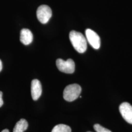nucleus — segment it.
<instances>
[{
    "mask_svg": "<svg viewBox=\"0 0 132 132\" xmlns=\"http://www.w3.org/2000/svg\"><path fill=\"white\" fill-rule=\"evenodd\" d=\"M69 38L73 47L77 52L83 53L86 51L87 48V39L82 33L72 30L69 34Z\"/></svg>",
    "mask_w": 132,
    "mask_h": 132,
    "instance_id": "f257e3e1",
    "label": "nucleus"
},
{
    "mask_svg": "<svg viewBox=\"0 0 132 132\" xmlns=\"http://www.w3.org/2000/svg\"><path fill=\"white\" fill-rule=\"evenodd\" d=\"M81 87L77 84L68 85L64 90V99L69 102H72L77 99L81 93Z\"/></svg>",
    "mask_w": 132,
    "mask_h": 132,
    "instance_id": "f03ea898",
    "label": "nucleus"
},
{
    "mask_svg": "<svg viewBox=\"0 0 132 132\" xmlns=\"http://www.w3.org/2000/svg\"><path fill=\"white\" fill-rule=\"evenodd\" d=\"M36 15L41 23L47 24L52 16V11L47 5H41L37 10Z\"/></svg>",
    "mask_w": 132,
    "mask_h": 132,
    "instance_id": "7ed1b4c3",
    "label": "nucleus"
},
{
    "mask_svg": "<svg viewBox=\"0 0 132 132\" xmlns=\"http://www.w3.org/2000/svg\"><path fill=\"white\" fill-rule=\"evenodd\" d=\"M56 64L58 69L62 72L71 74L75 71V63L71 59H68L66 61L60 58L58 59Z\"/></svg>",
    "mask_w": 132,
    "mask_h": 132,
    "instance_id": "20e7f679",
    "label": "nucleus"
},
{
    "mask_svg": "<svg viewBox=\"0 0 132 132\" xmlns=\"http://www.w3.org/2000/svg\"><path fill=\"white\" fill-rule=\"evenodd\" d=\"M86 39L90 45L94 48L97 50L100 47V38L99 35L94 30L88 28L85 31Z\"/></svg>",
    "mask_w": 132,
    "mask_h": 132,
    "instance_id": "39448f33",
    "label": "nucleus"
},
{
    "mask_svg": "<svg viewBox=\"0 0 132 132\" xmlns=\"http://www.w3.org/2000/svg\"><path fill=\"white\" fill-rule=\"evenodd\" d=\"M119 111L123 118L132 124V106L128 102H124L119 106Z\"/></svg>",
    "mask_w": 132,
    "mask_h": 132,
    "instance_id": "423d86ee",
    "label": "nucleus"
},
{
    "mask_svg": "<svg viewBox=\"0 0 132 132\" xmlns=\"http://www.w3.org/2000/svg\"><path fill=\"white\" fill-rule=\"evenodd\" d=\"M42 85L38 79H34L31 83V94L33 100H37L42 94Z\"/></svg>",
    "mask_w": 132,
    "mask_h": 132,
    "instance_id": "0eeeda50",
    "label": "nucleus"
},
{
    "mask_svg": "<svg viewBox=\"0 0 132 132\" xmlns=\"http://www.w3.org/2000/svg\"><path fill=\"white\" fill-rule=\"evenodd\" d=\"M33 34L31 31L27 28H23L20 32V41L24 45H28L33 41Z\"/></svg>",
    "mask_w": 132,
    "mask_h": 132,
    "instance_id": "6e6552de",
    "label": "nucleus"
},
{
    "mask_svg": "<svg viewBox=\"0 0 132 132\" xmlns=\"http://www.w3.org/2000/svg\"><path fill=\"white\" fill-rule=\"evenodd\" d=\"M28 127V123L24 119H21L16 124L13 132H24Z\"/></svg>",
    "mask_w": 132,
    "mask_h": 132,
    "instance_id": "1a4fd4ad",
    "label": "nucleus"
},
{
    "mask_svg": "<svg viewBox=\"0 0 132 132\" xmlns=\"http://www.w3.org/2000/svg\"><path fill=\"white\" fill-rule=\"evenodd\" d=\"M52 132H71L70 126L65 124H58L52 129Z\"/></svg>",
    "mask_w": 132,
    "mask_h": 132,
    "instance_id": "9d476101",
    "label": "nucleus"
},
{
    "mask_svg": "<svg viewBox=\"0 0 132 132\" xmlns=\"http://www.w3.org/2000/svg\"><path fill=\"white\" fill-rule=\"evenodd\" d=\"M95 131L96 132H112L110 130L102 127L98 124H96L94 126Z\"/></svg>",
    "mask_w": 132,
    "mask_h": 132,
    "instance_id": "9b49d317",
    "label": "nucleus"
},
{
    "mask_svg": "<svg viewBox=\"0 0 132 132\" xmlns=\"http://www.w3.org/2000/svg\"><path fill=\"white\" fill-rule=\"evenodd\" d=\"M2 96H3V93L0 91V107H1L3 106L4 103L3 100L2 98Z\"/></svg>",
    "mask_w": 132,
    "mask_h": 132,
    "instance_id": "f8f14e48",
    "label": "nucleus"
},
{
    "mask_svg": "<svg viewBox=\"0 0 132 132\" xmlns=\"http://www.w3.org/2000/svg\"><path fill=\"white\" fill-rule=\"evenodd\" d=\"M3 69V65H2V61L0 60V72Z\"/></svg>",
    "mask_w": 132,
    "mask_h": 132,
    "instance_id": "ddd939ff",
    "label": "nucleus"
},
{
    "mask_svg": "<svg viewBox=\"0 0 132 132\" xmlns=\"http://www.w3.org/2000/svg\"><path fill=\"white\" fill-rule=\"evenodd\" d=\"M1 132H10V131L8 129H5V130H3Z\"/></svg>",
    "mask_w": 132,
    "mask_h": 132,
    "instance_id": "4468645a",
    "label": "nucleus"
},
{
    "mask_svg": "<svg viewBox=\"0 0 132 132\" xmlns=\"http://www.w3.org/2000/svg\"></svg>",
    "mask_w": 132,
    "mask_h": 132,
    "instance_id": "2eb2a0df",
    "label": "nucleus"
}]
</instances>
